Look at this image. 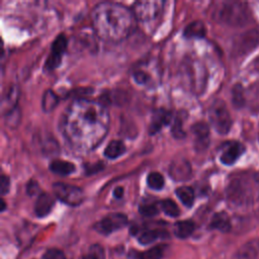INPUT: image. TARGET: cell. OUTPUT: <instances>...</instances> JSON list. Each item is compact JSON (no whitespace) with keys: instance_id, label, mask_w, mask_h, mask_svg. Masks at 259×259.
Returning a JSON list of instances; mask_svg holds the SVG:
<instances>
[{"instance_id":"obj_1","label":"cell","mask_w":259,"mask_h":259,"mask_svg":"<svg viewBox=\"0 0 259 259\" xmlns=\"http://www.w3.org/2000/svg\"><path fill=\"white\" fill-rule=\"evenodd\" d=\"M109 126V115L104 104L78 98L65 110L61 128L70 147L85 153L95 149L105 138Z\"/></svg>"},{"instance_id":"obj_2","label":"cell","mask_w":259,"mask_h":259,"mask_svg":"<svg viewBox=\"0 0 259 259\" xmlns=\"http://www.w3.org/2000/svg\"><path fill=\"white\" fill-rule=\"evenodd\" d=\"M135 18L131 9L114 2L98 3L91 11V23L95 33L109 42L125 39L135 27Z\"/></svg>"},{"instance_id":"obj_3","label":"cell","mask_w":259,"mask_h":259,"mask_svg":"<svg viewBox=\"0 0 259 259\" xmlns=\"http://www.w3.org/2000/svg\"><path fill=\"white\" fill-rule=\"evenodd\" d=\"M226 195L234 206H248L259 197V175L254 171H242L230 179Z\"/></svg>"},{"instance_id":"obj_4","label":"cell","mask_w":259,"mask_h":259,"mask_svg":"<svg viewBox=\"0 0 259 259\" xmlns=\"http://www.w3.org/2000/svg\"><path fill=\"white\" fill-rule=\"evenodd\" d=\"M211 18L221 24L229 26H244L251 20V11L246 2L217 1L210 7Z\"/></svg>"},{"instance_id":"obj_5","label":"cell","mask_w":259,"mask_h":259,"mask_svg":"<svg viewBox=\"0 0 259 259\" xmlns=\"http://www.w3.org/2000/svg\"><path fill=\"white\" fill-rule=\"evenodd\" d=\"M208 118L212 127L221 135H226L232 126V117L226 103L221 100H214L208 109Z\"/></svg>"},{"instance_id":"obj_6","label":"cell","mask_w":259,"mask_h":259,"mask_svg":"<svg viewBox=\"0 0 259 259\" xmlns=\"http://www.w3.org/2000/svg\"><path fill=\"white\" fill-rule=\"evenodd\" d=\"M53 190L55 196L59 200L71 206L79 205L84 200L83 190L75 185H70L63 182H56L53 184Z\"/></svg>"},{"instance_id":"obj_7","label":"cell","mask_w":259,"mask_h":259,"mask_svg":"<svg viewBox=\"0 0 259 259\" xmlns=\"http://www.w3.org/2000/svg\"><path fill=\"white\" fill-rule=\"evenodd\" d=\"M164 1L152 0V1H138L133 6V13L135 17L143 22L154 20L163 10Z\"/></svg>"},{"instance_id":"obj_8","label":"cell","mask_w":259,"mask_h":259,"mask_svg":"<svg viewBox=\"0 0 259 259\" xmlns=\"http://www.w3.org/2000/svg\"><path fill=\"white\" fill-rule=\"evenodd\" d=\"M259 46V30L250 29L239 34L233 42V51L236 55H245Z\"/></svg>"},{"instance_id":"obj_9","label":"cell","mask_w":259,"mask_h":259,"mask_svg":"<svg viewBox=\"0 0 259 259\" xmlns=\"http://www.w3.org/2000/svg\"><path fill=\"white\" fill-rule=\"evenodd\" d=\"M127 225V218L120 212L109 213L95 225V230L103 235H108Z\"/></svg>"},{"instance_id":"obj_10","label":"cell","mask_w":259,"mask_h":259,"mask_svg":"<svg viewBox=\"0 0 259 259\" xmlns=\"http://www.w3.org/2000/svg\"><path fill=\"white\" fill-rule=\"evenodd\" d=\"M67 44H68L67 37L63 33H60L55 38V40L52 44L51 54L49 55L45 63V69L47 71H52V70H55L57 67H59L62 61V56L67 49Z\"/></svg>"},{"instance_id":"obj_11","label":"cell","mask_w":259,"mask_h":259,"mask_svg":"<svg viewBox=\"0 0 259 259\" xmlns=\"http://www.w3.org/2000/svg\"><path fill=\"white\" fill-rule=\"evenodd\" d=\"M190 132L193 137L194 148L197 151H203L209 144V127L203 121H198L191 125Z\"/></svg>"},{"instance_id":"obj_12","label":"cell","mask_w":259,"mask_h":259,"mask_svg":"<svg viewBox=\"0 0 259 259\" xmlns=\"http://www.w3.org/2000/svg\"><path fill=\"white\" fill-rule=\"evenodd\" d=\"M245 148L239 142H228L224 145V149L220 156V161L224 165H233L244 153Z\"/></svg>"},{"instance_id":"obj_13","label":"cell","mask_w":259,"mask_h":259,"mask_svg":"<svg viewBox=\"0 0 259 259\" xmlns=\"http://www.w3.org/2000/svg\"><path fill=\"white\" fill-rule=\"evenodd\" d=\"M169 175L175 181H184L191 176V167L187 160L178 158L169 167Z\"/></svg>"},{"instance_id":"obj_14","label":"cell","mask_w":259,"mask_h":259,"mask_svg":"<svg viewBox=\"0 0 259 259\" xmlns=\"http://www.w3.org/2000/svg\"><path fill=\"white\" fill-rule=\"evenodd\" d=\"M171 121V113L170 111L160 108L154 111L151 122L149 125V133L151 135L157 134L163 126L169 124Z\"/></svg>"},{"instance_id":"obj_15","label":"cell","mask_w":259,"mask_h":259,"mask_svg":"<svg viewBox=\"0 0 259 259\" xmlns=\"http://www.w3.org/2000/svg\"><path fill=\"white\" fill-rule=\"evenodd\" d=\"M55 205V198L46 192H41L37 195L34 203V212L37 217L44 218L48 215Z\"/></svg>"},{"instance_id":"obj_16","label":"cell","mask_w":259,"mask_h":259,"mask_svg":"<svg viewBox=\"0 0 259 259\" xmlns=\"http://www.w3.org/2000/svg\"><path fill=\"white\" fill-rule=\"evenodd\" d=\"M259 253V240L253 239L244 244L234 255V259H255Z\"/></svg>"},{"instance_id":"obj_17","label":"cell","mask_w":259,"mask_h":259,"mask_svg":"<svg viewBox=\"0 0 259 259\" xmlns=\"http://www.w3.org/2000/svg\"><path fill=\"white\" fill-rule=\"evenodd\" d=\"M209 227L210 229H215L221 232L227 233L231 230V220L226 212L224 211L217 212L211 218Z\"/></svg>"},{"instance_id":"obj_18","label":"cell","mask_w":259,"mask_h":259,"mask_svg":"<svg viewBox=\"0 0 259 259\" xmlns=\"http://www.w3.org/2000/svg\"><path fill=\"white\" fill-rule=\"evenodd\" d=\"M206 28L203 22L196 20L189 23L183 31V35L186 38H201L205 35Z\"/></svg>"},{"instance_id":"obj_19","label":"cell","mask_w":259,"mask_h":259,"mask_svg":"<svg viewBox=\"0 0 259 259\" xmlns=\"http://www.w3.org/2000/svg\"><path fill=\"white\" fill-rule=\"evenodd\" d=\"M50 170L57 175L66 176L75 171V165L69 161L54 160L50 164Z\"/></svg>"},{"instance_id":"obj_20","label":"cell","mask_w":259,"mask_h":259,"mask_svg":"<svg viewBox=\"0 0 259 259\" xmlns=\"http://www.w3.org/2000/svg\"><path fill=\"white\" fill-rule=\"evenodd\" d=\"M125 152V146L121 141L114 140L107 144L105 150H104V156L107 159H116L120 157Z\"/></svg>"},{"instance_id":"obj_21","label":"cell","mask_w":259,"mask_h":259,"mask_svg":"<svg viewBox=\"0 0 259 259\" xmlns=\"http://www.w3.org/2000/svg\"><path fill=\"white\" fill-rule=\"evenodd\" d=\"M194 223L192 221H179L174 225V234L180 239L188 238L194 231Z\"/></svg>"},{"instance_id":"obj_22","label":"cell","mask_w":259,"mask_h":259,"mask_svg":"<svg viewBox=\"0 0 259 259\" xmlns=\"http://www.w3.org/2000/svg\"><path fill=\"white\" fill-rule=\"evenodd\" d=\"M59 103V97L58 95L52 90L48 89L45 91L42 98H41V108L46 112L52 111L56 105Z\"/></svg>"},{"instance_id":"obj_23","label":"cell","mask_w":259,"mask_h":259,"mask_svg":"<svg viewBox=\"0 0 259 259\" xmlns=\"http://www.w3.org/2000/svg\"><path fill=\"white\" fill-rule=\"evenodd\" d=\"M177 197L185 205L190 207L194 201V190L190 186H181L175 190Z\"/></svg>"},{"instance_id":"obj_24","label":"cell","mask_w":259,"mask_h":259,"mask_svg":"<svg viewBox=\"0 0 259 259\" xmlns=\"http://www.w3.org/2000/svg\"><path fill=\"white\" fill-rule=\"evenodd\" d=\"M167 237V233L160 230H147L144 231L138 238L140 244L142 245H148L157 240L158 238Z\"/></svg>"},{"instance_id":"obj_25","label":"cell","mask_w":259,"mask_h":259,"mask_svg":"<svg viewBox=\"0 0 259 259\" xmlns=\"http://www.w3.org/2000/svg\"><path fill=\"white\" fill-rule=\"evenodd\" d=\"M232 102L234 104V106H236L237 108H241L245 105V103L247 102L246 99V95L244 92V88L242 87V85L237 84L233 87L232 89Z\"/></svg>"},{"instance_id":"obj_26","label":"cell","mask_w":259,"mask_h":259,"mask_svg":"<svg viewBox=\"0 0 259 259\" xmlns=\"http://www.w3.org/2000/svg\"><path fill=\"white\" fill-rule=\"evenodd\" d=\"M160 206H161V209L163 210V212L169 217L176 218L180 214V209H179L178 205L172 199H164V200L160 201Z\"/></svg>"},{"instance_id":"obj_27","label":"cell","mask_w":259,"mask_h":259,"mask_svg":"<svg viewBox=\"0 0 259 259\" xmlns=\"http://www.w3.org/2000/svg\"><path fill=\"white\" fill-rule=\"evenodd\" d=\"M147 184L151 189L161 190L164 187V177L159 172H151L147 176Z\"/></svg>"},{"instance_id":"obj_28","label":"cell","mask_w":259,"mask_h":259,"mask_svg":"<svg viewBox=\"0 0 259 259\" xmlns=\"http://www.w3.org/2000/svg\"><path fill=\"white\" fill-rule=\"evenodd\" d=\"M165 246H156L143 253H140L138 259H161L163 257Z\"/></svg>"},{"instance_id":"obj_29","label":"cell","mask_w":259,"mask_h":259,"mask_svg":"<svg viewBox=\"0 0 259 259\" xmlns=\"http://www.w3.org/2000/svg\"><path fill=\"white\" fill-rule=\"evenodd\" d=\"M183 115H184V113L177 114L173 121L171 133L175 139H183V137L185 136V132L183 131V127H182V121H183L182 116Z\"/></svg>"},{"instance_id":"obj_30","label":"cell","mask_w":259,"mask_h":259,"mask_svg":"<svg viewBox=\"0 0 259 259\" xmlns=\"http://www.w3.org/2000/svg\"><path fill=\"white\" fill-rule=\"evenodd\" d=\"M140 213L145 217H154L159 212L158 204L154 202H148L140 205Z\"/></svg>"},{"instance_id":"obj_31","label":"cell","mask_w":259,"mask_h":259,"mask_svg":"<svg viewBox=\"0 0 259 259\" xmlns=\"http://www.w3.org/2000/svg\"><path fill=\"white\" fill-rule=\"evenodd\" d=\"M250 103L253 109H259V82L255 83L249 91Z\"/></svg>"},{"instance_id":"obj_32","label":"cell","mask_w":259,"mask_h":259,"mask_svg":"<svg viewBox=\"0 0 259 259\" xmlns=\"http://www.w3.org/2000/svg\"><path fill=\"white\" fill-rule=\"evenodd\" d=\"M81 259H103V252L100 246H93L90 252L86 255H83Z\"/></svg>"},{"instance_id":"obj_33","label":"cell","mask_w":259,"mask_h":259,"mask_svg":"<svg viewBox=\"0 0 259 259\" xmlns=\"http://www.w3.org/2000/svg\"><path fill=\"white\" fill-rule=\"evenodd\" d=\"M44 259H66V256L63 251L56 248H52L49 249L44 254Z\"/></svg>"},{"instance_id":"obj_34","label":"cell","mask_w":259,"mask_h":259,"mask_svg":"<svg viewBox=\"0 0 259 259\" xmlns=\"http://www.w3.org/2000/svg\"><path fill=\"white\" fill-rule=\"evenodd\" d=\"M26 193L28 194V195H35V194H40L41 192H40V188H39V185H38V183L35 181V180H33V179H31V180H29L28 182H27V184H26Z\"/></svg>"},{"instance_id":"obj_35","label":"cell","mask_w":259,"mask_h":259,"mask_svg":"<svg viewBox=\"0 0 259 259\" xmlns=\"http://www.w3.org/2000/svg\"><path fill=\"white\" fill-rule=\"evenodd\" d=\"M133 77H134L135 81L138 84H141V85L146 84L148 82V80H149V75L147 73H145L144 71H141V70L135 71L134 74H133Z\"/></svg>"},{"instance_id":"obj_36","label":"cell","mask_w":259,"mask_h":259,"mask_svg":"<svg viewBox=\"0 0 259 259\" xmlns=\"http://www.w3.org/2000/svg\"><path fill=\"white\" fill-rule=\"evenodd\" d=\"M42 149L45 153H49V155H54V153H57L58 144L54 140H48Z\"/></svg>"},{"instance_id":"obj_37","label":"cell","mask_w":259,"mask_h":259,"mask_svg":"<svg viewBox=\"0 0 259 259\" xmlns=\"http://www.w3.org/2000/svg\"><path fill=\"white\" fill-rule=\"evenodd\" d=\"M10 188V180L6 175H2L0 179V192L2 195H5Z\"/></svg>"},{"instance_id":"obj_38","label":"cell","mask_w":259,"mask_h":259,"mask_svg":"<svg viewBox=\"0 0 259 259\" xmlns=\"http://www.w3.org/2000/svg\"><path fill=\"white\" fill-rule=\"evenodd\" d=\"M113 195H114L116 198H121L122 195H123V188L120 187V186L115 187L114 190H113Z\"/></svg>"},{"instance_id":"obj_39","label":"cell","mask_w":259,"mask_h":259,"mask_svg":"<svg viewBox=\"0 0 259 259\" xmlns=\"http://www.w3.org/2000/svg\"><path fill=\"white\" fill-rule=\"evenodd\" d=\"M253 66H254V69H255V70L259 71V56L255 59V61H254V63H253Z\"/></svg>"},{"instance_id":"obj_40","label":"cell","mask_w":259,"mask_h":259,"mask_svg":"<svg viewBox=\"0 0 259 259\" xmlns=\"http://www.w3.org/2000/svg\"><path fill=\"white\" fill-rule=\"evenodd\" d=\"M5 207H6L5 201H4V199H1V211H4V210H5Z\"/></svg>"}]
</instances>
